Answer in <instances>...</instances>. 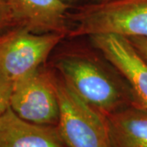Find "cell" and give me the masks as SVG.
Returning <instances> with one entry per match:
<instances>
[{"mask_svg": "<svg viewBox=\"0 0 147 147\" xmlns=\"http://www.w3.org/2000/svg\"><path fill=\"white\" fill-rule=\"evenodd\" d=\"M14 26L38 34H66L68 5L62 0H5Z\"/></svg>", "mask_w": 147, "mask_h": 147, "instance_id": "52a82bcc", "label": "cell"}, {"mask_svg": "<svg viewBox=\"0 0 147 147\" xmlns=\"http://www.w3.org/2000/svg\"><path fill=\"white\" fill-rule=\"evenodd\" d=\"M62 1H64V2L65 3V2H73L74 0H62Z\"/></svg>", "mask_w": 147, "mask_h": 147, "instance_id": "5bb4252c", "label": "cell"}, {"mask_svg": "<svg viewBox=\"0 0 147 147\" xmlns=\"http://www.w3.org/2000/svg\"><path fill=\"white\" fill-rule=\"evenodd\" d=\"M105 117L110 147H147V110L131 104Z\"/></svg>", "mask_w": 147, "mask_h": 147, "instance_id": "9c48e42d", "label": "cell"}, {"mask_svg": "<svg viewBox=\"0 0 147 147\" xmlns=\"http://www.w3.org/2000/svg\"><path fill=\"white\" fill-rule=\"evenodd\" d=\"M10 108L22 119L57 126L60 105L57 79L40 66L12 83Z\"/></svg>", "mask_w": 147, "mask_h": 147, "instance_id": "5b68a950", "label": "cell"}, {"mask_svg": "<svg viewBox=\"0 0 147 147\" xmlns=\"http://www.w3.org/2000/svg\"><path fill=\"white\" fill-rule=\"evenodd\" d=\"M14 27V22L5 0H0V34Z\"/></svg>", "mask_w": 147, "mask_h": 147, "instance_id": "8fae6325", "label": "cell"}, {"mask_svg": "<svg viewBox=\"0 0 147 147\" xmlns=\"http://www.w3.org/2000/svg\"><path fill=\"white\" fill-rule=\"evenodd\" d=\"M0 147H67L57 126L22 119L10 107L0 115Z\"/></svg>", "mask_w": 147, "mask_h": 147, "instance_id": "ba28073f", "label": "cell"}, {"mask_svg": "<svg viewBox=\"0 0 147 147\" xmlns=\"http://www.w3.org/2000/svg\"><path fill=\"white\" fill-rule=\"evenodd\" d=\"M138 54L147 62V38L143 37L127 38Z\"/></svg>", "mask_w": 147, "mask_h": 147, "instance_id": "7c38bea8", "label": "cell"}, {"mask_svg": "<svg viewBox=\"0 0 147 147\" xmlns=\"http://www.w3.org/2000/svg\"><path fill=\"white\" fill-rule=\"evenodd\" d=\"M94 46L126 79L131 104L147 110V62L126 37L117 34L90 36Z\"/></svg>", "mask_w": 147, "mask_h": 147, "instance_id": "8992f818", "label": "cell"}, {"mask_svg": "<svg viewBox=\"0 0 147 147\" xmlns=\"http://www.w3.org/2000/svg\"><path fill=\"white\" fill-rule=\"evenodd\" d=\"M57 69L74 92L103 115L123 108L125 101L123 90L96 61L69 55L59 60Z\"/></svg>", "mask_w": 147, "mask_h": 147, "instance_id": "7a4b0ae2", "label": "cell"}, {"mask_svg": "<svg viewBox=\"0 0 147 147\" xmlns=\"http://www.w3.org/2000/svg\"><path fill=\"white\" fill-rule=\"evenodd\" d=\"M70 37L117 34L147 38V0H113L92 3L74 16Z\"/></svg>", "mask_w": 147, "mask_h": 147, "instance_id": "6da1fadb", "label": "cell"}, {"mask_svg": "<svg viewBox=\"0 0 147 147\" xmlns=\"http://www.w3.org/2000/svg\"><path fill=\"white\" fill-rule=\"evenodd\" d=\"M12 82L0 72V115L10 107Z\"/></svg>", "mask_w": 147, "mask_h": 147, "instance_id": "30bf717a", "label": "cell"}, {"mask_svg": "<svg viewBox=\"0 0 147 147\" xmlns=\"http://www.w3.org/2000/svg\"><path fill=\"white\" fill-rule=\"evenodd\" d=\"M65 34L14 26L0 34V72L13 83L42 66Z\"/></svg>", "mask_w": 147, "mask_h": 147, "instance_id": "277c9868", "label": "cell"}, {"mask_svg": "<svg viewBox=\"0 0 147 147\" xmlns=\"http://www.w3.org/2000/svg\"><path fill=\"white\" fill-rule=\"evenodd\" d=\"M60 105L58 131L67 147H110L105 117L57 79Z\"/></svg>", "mask_w": 147, "mask_h": 147, "instance_id": "3957f363", "label": "cell"}, {"mask_svg": "<svg viewBox=\"0 0 147 147\" xmlns=\"http://www.w3.org/2000/svg\"><path fill=\"white\" fill-rule=\"evenodd\" d=\"M110 1H113V0H92V3H105Z\"/></svg>", "mask_w": 147, "mask_h": 147, "instance_id": "4fadbf2b", "label": "cell"}]
</instances>
